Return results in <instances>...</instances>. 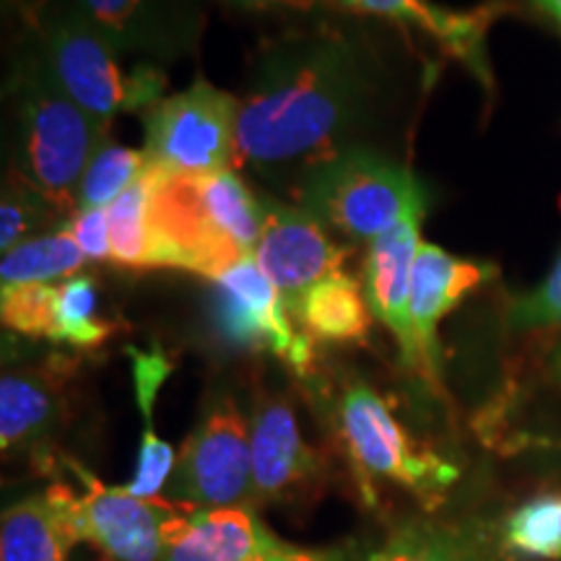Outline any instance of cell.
I'll list each match as a JSON object with an SVG mask.
<instances>
[{"instance_id":"6da1fadb","label":"cell","mask_w":561,"mask_h":561,"mask_svg":"<svg viewBox=\"0 0 561 561\" xmlns=\"http://www.w3.org/2000/svg\"><path fill=\"white\" fill-rule=\"evenodd\" d=\"M333 11L263 42L237 117V167L286 195L314 167L351 149H380L409 96L411 39Z\"/></svg>"},{"instance_id":"7a4b0ae2","label":"cell","mask_w":561,"mask_h":561,"mask_svg":"<svg viewBox=\"0 0 561 561\" xmlns=\"http://www.w3.org/2000/svg\"><path fill=\"white\" fill-rule=\"evenodd\" d=\"M149 180L153 268H178L210 280L255 252L263 201L234 170L178 178L149 167Z\"/></svg>"},{"instance_id":"3957f363","label":"cell","mask_w":561,"mask_h":561,"mask_svg":"<svg viewBox=\"0 0 561 561\" xmlns=\"http://www.w3.org/2000/svg\"><path fill=\"white\" fill-rule=\"evenodd\" d=\"M5 96L11 107V178L73 216L81 174L96 149L110 140V130L70 100L30 42L13 60Z\"/></svg>"},{"instance_id":"277c9868","label":"cell","mask_w":561,"mask_h":561,"mask_svg":"<svg viewBox=\"0 0 561 561\" xmlns=\"http://www.w3.org/2000/svg\"><path fill=\"white\" fill-rule=\"evenodd\" d=\"M26 42L60 89L102 128L121 115H144L164 100L167 76L138 62L125 70L123 55L76 13L68 0H42L34 9Z\"/></svg>"},{"instance_id":"5b68a950","label":"cell","mask_w":561,"mask_h":561,"mask_svg":"<svg viewBox=\"0 0 561 561\" xmlns=\"http://www.w3.org/2000/svg\"><path fill=\"white\" fill-rule=\"evenodd\" d=\"M289 198L328 231L367 248L409 216L430 210L424 182L405 161L380 149H351L328 159Z\"/></svg>"},{"instance_id":"8992f818","label":"cell","mask_w":561,"mask_h":561,"mask_svg":"<svg viewBox=\"0 0 561 561\" xmlns=\"http://www.w3.org/2000/svg\"><path fill=\"white\" fill-rule=\"evenodd\" d=\"M335 430L369 500H375V481H388L411 491L426 507H437L458 479V468L421 447L369 382L351 380L341 390Z\"/></svg>"},{"instance_id":"52a82bcc","label":"cell","mask_w":561,"mask_h":561,"mask_svg":"<svg viewBox=\"0 0 561 561\" xmlns=\"http://www.w3.org/2000/svg\"><path fill=\"white\" fill-rule=\"evenodd\" d=\"M240 96L195 79L140 115L144 153L151 170L178 178L234 170Z\"/></svg>"},{"instance_id":"ba28073f","label":"cell","mask_w":561,"mask_h":561,"mask_svg":"<svg viewBox=\"0 0 561 561\" xmlns=\"http://www.w3.org/2000/svg\"><path fill=\"white\" fill-rule=\"evenodd\" d=\"M210 284V318L224 343L276 356L297 375L312 369L314 341L294 328L289 307L255 257L221 271Z\"/></svg>"},{"instance_id":"9c48e42d","label":"cell","mask_w":561,"mask_h":561,"mask_svg":"<svg viewBox=\"0 0 561 561\" xmlns=\"http://www.w3.org/2000/svg\"><path fill=\"white\" fill-rule=\"evenodd\" d=\"M167 494L182 510L252 502L250 421L231 398H219L210 405L180 447Z\"/></svg>"},{"instance_id":"30bf717a","label":"cell","mask_w":561,"mask_h":561,"mask_svg":"<svg viewBox=\"0 0 561 561\" xmlns=\"http://www.w3.org/2000/svg\"><path fill=\"white\" fill-rule=\"evenodd\" d=\"M81 483L70 489V517L79 541L110 561H161L174 525L185 510L170 500H138L123 486H107L79 460H66Z\"/></svg>"},{"instance_id":"8fae6325","label":"cell","mask_w":561,"mask_h":561,"mask_svg":"<svg viewBox=\"0 0 561 561\" xmlns=\"http://www.w3.org/2000/svg\"><path fill=\"white\" fill-rule=\"evenodd\" d=\"M123 55L170 66L198 53L210 0H68Z\"/></svg>"},{"instance_id":"7c38bea8","label":"cell","mask_w":561,"mask_h":561,"mask_svg":"<svg viewBox=\"0 0 561 561\" xmlns=\"http://www.w3.org/2000/svg\"><path fill=\"white\" fill-rule=\"evenodd\" d=\"M263 201V231L255 263L280 291L294 314L297 305L314 284L335 271H343L346 250L339 248L331 231L294 203Z\"/></svg>"},{"instance_id":"4fadbf2b","label":"cell","mask_w":561,"mask_h":561,"mask_svg":"<svg viewBox=\"0 0 561 561\" xmlns=\"http://www.w3.org/2000/svg\"><path fill=\"white\" fill-rule=\"evenodd\" d=\"M252 502L299 500L320 481L322 460L301 434L297 411L284 396H257L250 416Z\"/></svg>"},{"instance_id":"5bb4252c","label":"cell","mask_w":561,"mask_h":561,"mask_svg":"<svg viewBox=\"0 0 561 561\" xmlns=\"http://www.w3.org/2000/svg\"><path fill=\"white\" fill-rule=\"evenodd\" d=\"M161 561H331L278 538L248 504L185 510Z\"/></svg>"},{"instance_id":"9a60e30c","label":"cell","mask_w":561,"mask_h":561,"mask_svg":"<svg viewBox=\"0 0 561 561\" xmlns=\"http://www.w3.org/2000/svg\"><path fill=\"white\" fill-rule=\"evenodd\" d=\"M491 276V265L466 261L432 242H421L411 271V331L416 375L439 390V322Z\"/></svg>"},{"instance_id":"2e32d148","label":"cell","mask_w":561,"mask_h":561,"mask_svg":"<svg viewBox=\"0 0 561 561\" xmlns=\"http://www.w3.org/2000/svg\"><path fill=\"white\" fill-rule=\"evenodd\" d=\"M343 9L359 16L382 21L405 37L432 39L442 53L460 60L476 79L491 87L486 34L504 11L502 3H486L471 11H450L432 0H343Z\"/></svg>"},{"instance_id":"e0dca14e","label":"cell","mask_w":561,"mask_h":561,"mask_svg":"<svg viewBox=\"0 0 561 561\" xmlns=\"http://www.w3.org/2000/svg\"><path fill=\"white\" fill-rule=\"evenodd\" d=\"M73 364L62 356L0 377V447L5 455L47 458L66 411V385Z\"/></svg>"},{"instance_id":"ac0fdd59","label":"cell","mask_w":561,"mask_h":561,"mask_svg":"<svg viewBox=\"0 0 561 561\" xmlns=\"http://www.w3.org/2000/svg\"><path fill=\"white\" fill-rule=\"evenodd\" d=\"M421 221L424 216L409 219L385 231L367 248L364 261V294L375 320H380L392 333L401 359L411 371H416V346L411 331V271L421 244Z\"/></svg>"},{"instance_id":"d6986e66","label":"cell","mask_w":561,"mask_h":561,"mask_svg":"<svg viewBox=\"0 0 561 561\" xmlns=\"http://www.w3.org/2000/svg\"><path fill=\"white\" fill-rule=\"evenodd\" d=\"M79 541L70 517V486L53 483L13 502L0 523V561H68Z\"/></svg>"},{"instance_id":"ffe728a7","label":"cell","mask_w":561,"mask_h":561,"mask_svg":"<svg viewBox=\"0 0 561 561\" xmlns=\"http://www.w3.org/2000/svg\"><path fill=\"white\" fill-rule=\"evenodd\" d=\"M502 528L486 520H413L390 536L369 561H504Z\"/></svg>"},{"instance_id":"44dd1931","label":"cell","mask_w":561,"mask_h":561,"mask_svg":"<svg viewBox=\"0 0 561 561\" xmlns=\"http://www.w3.org/2000/svg\"><path fill=\"white\" fill-rule=\"evenodd\" d=\"M291 318L312 341L346 346L367 339L375 314L369 310L364 284L346 271H335L301 297Z\"/></svg>"},{"instance_id":"7402d4cb","label":"cell","mask_w":561,"mask_h":561,"mask_svg":"<svg viewBox=\"0 0 561 561\" xmlns=\"http://www.w3.org/2000/svg\"><path fill=\"white\" fill-rule=\"evenodd\" d=\"M83 263H89L87 255L70 237V231L62 227L3 252V261H0V289L3 286L66 280L76 276V271H81Z\"/></svg>"},{"instance_id":"603a6c76","label":"cell","mask_w":561,"mask_h":561,"mask_svg":"<svg viewBox=\"0 0 561 561\" xmlns=\"http://www.w3.org/2000/svg\"><path fill=\"white\" fill-rule=\"evenodd\" d=\"M510 557L533 561L561 559V491H543L515 507L502 523Z\"/></svg>"},{"instance_id":"cb8c5ba5","label":"cell","mask_w":561,"mask_h":561,"mask_svg":"<svg viewBox=\"0 0 561 561\" xmlns=\"http://www.w3.org/2000/svg\"><path fill=\"white\" fill-rule=\"evenodd\" d=\"M149 198L151 180L146 167V172L107 208L112 263L123 268H153Z\"/></svg>"},{"instance_id":"d4e9b609","label":"cell","mask_w":561,"mask_h":561,"mask_svg":"<svg viewBox=\"0 0 561 561\" xmlns=\"http://www.w3.org/2000/svg\"><path fill=\"white\" fill-rule=\"evenodd\" d=\"M112 322L100 314L96 284L89 276H70L55 284L53 343L73 348H100L110 339Z\"/></svg>"},{"instance_id":"484cf974","label":"cell","mask_w":561,"mask_h":561,"mask_svg":"<svg viewBox=\"0 0 561 561\" xmlns=\"http://www.w3.org/2000/svg\"><path fill=\"white\" fill-rule=\"evenodd\" d=\"M146 167L149 161L144 151L104 140L76 187V210L110 208L146 172Z\"/></svg>"},{"instance_id":"4316f807","label":"cell","mask_w":561,"mask_h":561,"mask_svg":"<svg viewBox=\"0 0 561 561\" xmlns=\"http://www.w3.org/2000/svg\"><path fill=\"white\" fill-rule=\"evenodd\" d=\"M68 219L70 214L47 201L45 195L16 178H9L3 185V203H0V250L9 252L21 242L58 231L66 227Z\"/></svg>"},{"instance_id":"83f0119b","label":"cell","mask_w":561,"mask_h":561,"mask_svg":"<svg viewBox=\"0 0 561 561\" xmlns=\"http://www.w3.org/2000/svg\"><path fill=\"white\" fill-rule=\"evenodd\" d=\"M0 318L13 333L53 341L55 284L3 286L0 289Z\"/></svg>"},{"instance_id":"f1b7e54d","label":"cell","mask_w":561,"mask_h":561,"mask_svg":"<svg viewBox=\"0 0 561 561\" xmlns=\"http://www.w3.org/2000/svg\"><path fill=\"white\" fill-rule=\"evenodd\" d=\"M561 325V252L538 289L510 301L507 328L512 333L543 331Z\"/></svg>"},{"instance_id":"f546056e","label":"cell","mask_w":561,"mask_h":561,"mask_svg":"<svg viewBox=\"0 0 561 561\" xmlns=\"http://www.w3.org/2000/svg\"><path fill=\"white\" fill-rule=\"evenodd\" d=\"M66 229L70 231L76 244H79L87 261L94 263H112V248H110V219L107 208H89L76 210L70 216Z\"/></svg>"},{"instance_id":"4dcf8cb0","label":"cell","mask_w":561,"mask_h":561,"mask_svg":"<svg viewBox=\"0 0 561 561\" xmlns=\"http://www.w3.org/2000/svg\"><path fill=\"white\" fill-rule=\"evenodd\" d=\"M229 9L242 13H276V16H299L305 21L341 11L343 0H221Z\"/></svg>"},{"instance_id":"1f68e13d","label":"cell","mask_w":561,"mask_h":561,"mask_svg":"<svg viewBox=\"0 0 561 561\" xmlns=\"http://www.w3.org/2000/svg\"><path fill=\"white\" fill-rule=\"evenodd\" d=\"M533 11L541 13L561 32V0H525Z\"/></svg>"},{"instance_id":"d6a6232c","label":"cell","mask_w":561,"mask_h":561,"mask_svg":"<svg viewBox=\"0 0 561 561\" xmlns=\"http://www.w3.org/2000/svg\"><path fill=\"white\" fill-rule=\"evenodd\" d=\"M551 377L561 385V343L553 348V354H551Z\"/></svg>"}]
</instances>
